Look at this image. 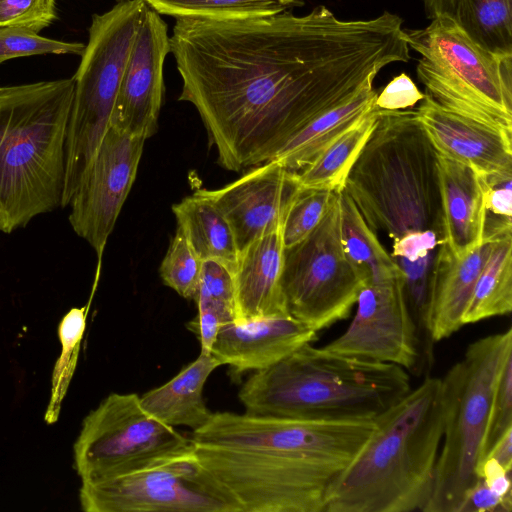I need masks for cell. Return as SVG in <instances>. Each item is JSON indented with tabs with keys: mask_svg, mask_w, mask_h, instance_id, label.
Returning a JSON list of instances; mask_svg holds the SVG:
<instances>
[{
	"mask_svg": "<svg viewBox=\"0 0 512 512\" xmlns=\"http://www.w3.org/2000/svg\"><path fill=\"white\" fill-rule=\"evenodd\" d=\"M170 53L218 163L241 171L272 160L313 119L410 59L402 19L385 11L341 20L320 5L244 20L176 19Z\"/></svg>",
	"mask_w": 512,
	"mask_h": 512,
	"instance_id": "6da1fadb",
	"label": "cell"
},
{
	"mask_svg": "<svg viewBox=\"0 0 512 512\" xmlns=\"http://www.w3.org/2000/svg\"><path fill=\"white\" fill-rule=\"evenodd\" d=\"M343 191L368 226L392 240L390 256L412 299L427 297L440 250L447 246L438 153L412 109H380L377 124Z\"/></svg>",
	"mask_w": 512,
	"mask_h": 512,
	"instance_id": "7a4b0ae2",
	"label": "cell"
},
{
	"mask_svg": "<svg viewBox=\"0 0 512 512\" xmlns=\"http://www.w3.org/2000/svg\"><path fill=\"white\" fill-rule=\"evenodd\" d=\"M374 422L362 449L333 482L326 512L424 511L443 435L441 378L426 376Z\"/></svg>",
	"mask_w": 512,
	"mask_h": 512,
	"instance_id": "3957f363",
	"label": "cell"
},
{
	"mask_svg": "<svg viewBox=\"0 0 512 512\" xmlns=\"http://www.w3.org/2000/svg\"><path fill=\"white\" fill-rule=\"evenodd\" d=\"M411 390L404 368L306 343L254 372L238 393L246 413L299 419L371 421Z\"/></svg>",
	"mask_w": 512,
	"mask_h": 512,
	"instance_id": "277c9868",
	"label": "cell"
},
{
	"mask_svg": "<svg viewBox=\"0 0 512 512\" xmlns=\"http://www.w3.org/2000/svg\"><path fill=\"white\" fill-rule=\"evenodd\" d=\"M74 78L0 87V231L61 207Z\"/></svg>",
	"mask_w": 512,
	"mask_h": 512,
	"instance_id": "5b68a950",
	"label": "cell"
},
{
	"mask_svg": "<svg viewBox=\"0 0 512 512\" xmlns=\"http://www.w3.org/2000/svg\"><path fill=\"white\" fill-rule=\"evenodd\" d=\"M512 355V329L470 343L442 381L444 425L423 512H460L484 457L498 379Z\"/></svg>",
	"mask_w": 512,
	"mask_h": 512,
	"instance_id": "8992f818",
	"label": "cell"
},
{
	"mask_svg": "<svg viewBox=\"0 0 512 512\" xmlns=\"http://www.w3.org/2000/svg\"><path fill=\"white\" fill-rule=\"evenodd\" d=\"M420 54L417 77L425 95L445 109L512 133V56L472 41L447 15L422 29H403Z\"/></svg>",
	"mask_w": 512,
	"mask_h": 512,
	"instance_id": "52a82bcc",
	"label": "cell"
},
{
	"mask_svg": "<svg viewBox=\"0 0 512 512\" xmlns=\"http://www.w3.org/2000/svg\"><path fill=\"white\" fill-rule=\"evenodd\" d=\"M145 7L143 0H118L108 11L92 16L88 43L73 76L62 208L69 206L110 127L121 78Z\"/></svg>",
	"mask_w": 512,
	"mask_h": 512,
	"instance_id": "ba28073f",
	"label": "cell"
},
{
	"mask_svg": "<svg viewBox=\"0 0 512 512\" xmlns=\"http://www.w3.org/2000/svg\"><path fill=\"white\" fill-rule=\"evenodd\" d=\"M193 444L233 512H326L343 471L300 457Z\"/></svg>",
	"mask_w": 512,
	"mask_h": 512,
	"instance_id": "9c48e42d",
	"label": "cell"
},
{
	"mask_svg": "<svg viewBox=\"0 0 512 512\" xmlns=\"http://www.w3.org/2000/svg\"><path fill=\"white\" fill-rule=\"evenodd\" d=\"M338 193L308 237L284 249L281 286L287 312L316 332L346 319L365 285L341 244Z\"/></svg>",
	"mask_w": 512,
	"mask_h": 512,
	"instance_id": "30bf717a",
	"label": "cell"
},
{
	"mask_svg": "<svg viewBox=\"0 0 512 512\" xmlns=\"http://www.w3.org/2000/svg\"><path fill=\"white\" fill-rule=\"evenodd\" d=\"M85 512H233L199 464L194 444L79 490Z\"/></svg>",
	"mask_w": 512,
	"mask_h": 512,
	"instance_id": "8fae6325",
	"label": "cell"
},
{
	"mask_svg": "<svg viewBox=\"0 0 512 512\" xmlns=\"http://www.w3.org/2000/svg\"><path fill=\"white\" fill-rule=\"evenodd\" d=\"M375 428L371 421H332L215 412L193 431L197 444L300 457L344 470Z\"/></svg>",
	"mask_w": 512,
	"mask_h": 512,
	"instance_id": "7c38bea8",
	"label": "cell"
},
{
	"mask_svg": "<svg viewBox=\"0 0 512 512\" xmlns=\"http://www.w3.org/2000/svg\"><path fill=\"white\" fill-rule=\"evenodd\" d=\"M192 440L152 415L135 393H111L83 420L74 443L81 481L110 477L185 449Z\"/></svg>",
	"mask_w": 512,
	"mask_h": 512,
	"instance_id": "4fadbf2b",
	"label": "cell"
},
{
	"mask_svg": "<svg viewBox=\"0 0 512 512\" xmlns=\"http://www.w3.org/2000/svg\"><path fill=\"white\" fill-rule=\"evenodd\" d=\"M347 329L323 347L330 352L422 372L431 362L409 308L404 280L368 283L360 290Z\"/></svg>",
	"mask_w": 512,
	"mask_h": 512,
	"instance_id": "5bb4252c",
	"label": "cell"
},
{
	"mask_svg": "<svg viewBox=\"0 0 512 512\" xmlns=\"http://www.w3.org/2000/svg\"><path fill=\"white\" fill-rule=\"evenodd\" d=\"M145 141L109 127L69 204L72 230L99 262L136 178Z\"/></svg>",
	"mask_w": 512,
	"mask_h": 512,
	"instance_id": "9a60e30c",
	"label": "cell"
},
{
	"mask_svg": "<svg viewBox=\"0 0 512 512\" xmlns=\"http://www.w3.org/2000/svg\"><path fill=\"white\" fill-rule=\"evenodd\" d=\"M170 53L166 22L146 5L110 119V127L147 140L157 130L164 94L163 68Z\"/></svg>",
	"mask_w": 512,
	"mask_h": 512,
	"instance_id": "2e32d148",
	"label": "cell"
},
{
	"mask_svg": "<svg viewBox=\"0 0 512 512\" xmlns=\"http://www.w3.org/2000/svg\"><path fill=\"white\" fill-rule=\"evenodd\" d=\"M300 190L296 172L276 160L254 166L219 189H202L228 221L239 252L255 239L283 227Z\"/></svg>",
	"mask_w": 512,
	"mask_h": 512,
	"instance_id": "e0dca14e",
	"label": "cell"
},
{
	"mask_svg": "<svg viewBox=\"0 0 512 512\" xmlns=\"http://www.w3.org/2000/svg\"><path fill=\"white\" fill-rule=\"evenodd\" d=\"M415 111L439 155L480 177L512 172V133L445 109L427 95Z\"/></svg>",
	"mask_w": 512,
	"mask_h": 512,
	"instance_id": "ac0fdd59",
	"label": "cell"
},
{
	"mask_svg": "<svg viewBox=\"0 0 512 512\" xmlns=\"http://www.w3.org/2000/svg\"><path fill=\"white\" fill-rule=\"evenodd\" d=\"M316 339L315 330L290 315L231 321L221 326L210 354L221 366L228 365L236 380L249 371L272 366Z\"/></svg>",
	"mask_w": 512,
	"mask_h": 512,
	"instance_id": "d6986e66",
	"label": "cell"
},
{
	"mask_svg": "<svg viewBox=\"0 0 512 512\" xmlns=\"http://www.w3.org/2000/svg\"><path fill=\"white\" fill-rule=\"evenodd\" d=\"M282 229L255 239L239 252L233 273L237 323L289 315L281 286Z\"/></svg>",
	"mask_w": 512,
	"mask_h": 512,
	"instance_id": "ffe728a7",
	"label": "cell"
},
{
	"mask_svg": "<svg viewBox=\"0 0 512 512\" xmlns=\"http://www.w3.org/2000/svg\"><path fill=\"white\" fill-rule=\"evenodd\" d=\"M493 240L483 241L462 258L455 257L448 245L440 250L433 271L426 316V330L432 343L449 338L463 326V314L476 280L488 260Z\"/></svg>",
	"mask_w": 512,
	"mask_h": 512,
	"instance_id": "44dd1931",
	"label": "cell"
},
{
	"mask_svg": "<svg viewBox=\"0 0 512 512\" xmlns=\"http://www.w3.org/2000/svg\"><path fill=\"white\" fill-rule=\"evenodd\" d=\"M438 176L446 242L462 258L483 243L484 190L470 167L438 154Z\"/></svg>",
	"mask_w": 512,
	"mask_h": 512,
	"instance_id": "7402d4cb",
	"label": "cell"
},
{
	"mask_svg": "<svg viewBox=\"0 0 512 512\" xmlns=\"http://www.w3.org/2000/svg\"><path fill=\"white\" fill-rule=\"evenodd\" d=\"M219 366L211 354L200 353L168 382L140 396L143 408L168 426H186L192 431L201 428L212 414L205 404L203 389Z\"/></svg>",
	"mask_w": 512,
	"mask_h": 512,
	"instance_id": "603a6c76",
	"label": "cell"
},
{
	"mask_svg": "<svg viewBox=\"0 0 512 512\" xmlns=\"http://www.w3.org/2000/svg\"><path fill=\"white\" fill-rule=\"evenodd\" d=\"M377 93L368 86L322 113L293 136L272 160L291 171H300L375 105Z\"/></svg>",
	"mask_w": 512,
	"mask_h": 512,
	"instance_id": "cb8c5ba5",
	"label": "cell"
},
{
	"mask_svg": "<svg viewBox=\"0 0 512 512\" xmlns=\"http://www.w3.org/2000/svg\"><path fill=\"white\" fill-rule=\"evenodd\" d=\"M177 227L202 261L224 263L233 273L239 251L233 231L213 201L198 189L172 206Z\"/></svg>",
	"mask_w": 512,
	"mask_h": 512,
	"instance_id": "d4e9b609",
	"label": "cell"
},
{
	"mask_svg": "<svg viewBox=\"0 0 512 512\" xmlns=\"http://www.w3.org/2000/svg\"><path fill=\"white\" fill-rule=\"evenodd\" d=\"M379 111L374 105L310 164L296 172L300 188L341 192L377 124Z\"/></svg>",
	"mask_w": 512,
	"mask_h": 512,
	"instance_id": "484cf974",
	"label": "cell"
},
{
	"mask_svg": "<svg viewBox=\"0 0 512 512\" xmlns=\"http://www.w3.org/2000/svg\"><path fill=\"white\" fill-rule=\"evenodd\" d=\"M338 200L341 244L365 284L403 279L401 270L352 199L342 190Z\"/></svg>",
	"mask_w": 512,
	"mask_h": 512,
	"instance_id": "4316f807",
	"label": "cell"
},
{
	"mask_svg": "<svg viewBox=\"0 0 512 512\" xmlns=\"http://www.w3.org/2000/svg\"><path fill=\"white\" fill-rule=\"evenodd\" d=\"M512 310V233L493 240L463 314V325L476 323Z\"/></svg>",
	"mask_w": 512,
	"mask_h": 512,
	"instance_id": "83f0119b",
	"label": "cell"
},
{
	"mask_svg": "<svg viewBox=\"0 0 512 512\" xmlns=\"http://www.w3.org/2000/svg\"><path fill=\"white\" fill-rule=\"evenodd\" d=\"M452 18L482 48L512 56V0H455Z\"/></svg>",
	"mask_w": 512,
	"mask_h": 512,
	"instance_id": "f1b7e54d",
	"label": "cell"
},
{
	"mask_svg": "<svg viewBox=\"0 0 512 512\" xmlns=\"http://www.w3.org/2000/svg\"><path fill=\"white\" fill-rule=\"evenodd\" d=\"M158 14L175 19L244 20L289 11L301 0H143Z\"/></svg>",
	"mask_w": 512,
	"mask_h": 512,
	"instance_id": "f546056e",
	"label": "cell"
},
{
	"mask_svg": "<svg viewBox=\"0 0 512 512\" xmlns=\"http://www.w3.org/2000/svg\"><path fill=\"white\" fill-rule=\"evenodd\" d=\"M86 316L87 307H74L62 317L58 325L61 353L52 372L51 395L44 415L47 424L58 421L62 402L76 368L86 329Z\"/></svg>",
	"mask_w": 512,
	"mask_h": 512,
	"instance_id": "4dcf8cb0",
	"label": "cell"
},
{
	"mask_svg": "<svg viewBox=\"0 0 512 512\" xmlns=\"http://www.w3.org/2000/svg\"><path fill=\"white\" fill-rule=\"evenodd\" d=\"M203 261L177 227L159 268L163 283L185 299L194 300L198 291Z\"/></svg>",
	"mask_w": 512,
	"mask_h": 512,
	"instance_id": "1f68e13d",
	"label": "cell"
},
{
	"mask_svg": "<svg viewBox=\"0 0 512 512\" xmlns=\"http://www.w3.org/2000/svg\"><path fill=\"white\" fill-rule=\"evenodd\" d=\"M194 301L198 310L218 315L224 323L235 321L233 272L222 262L205 260Z\"/></svg>",
	"mask_w": 512,
	"mask_h": 512,
	"instance_id": "d6a6232c",
	"label": "cell"
},
{
	"mask_svg": "<svg viewBox=\"0 0 512 512\" xmlns=\"http://www.w3.org/2000/svg\"><path fill=\"white\" fill-rule=\"evenodd\" d=\"M335 192L301 189L293 201L283 224L284 248L304 240L322 221Z\"/></svg>",
	"mask_w": 512,
	"mask_h": 512,
	"instance_id": "836d02e7",
	"label": "cell"
},
{
	"mask_svg": "<svg viewBox=\"0 0 512 512\" xmlns=\"http://www.w3.org/2000/svg\"><path fill=\"white\" fill-rule=\"evenodd\" d=\"M85 45L79 42H65L40 36L27 28L14 26L0 27V64L19 57L44 54L82 55Z\"/></svg>",
	"mask_w": 512,
	"mask_h": 512,
	"instance_id": "e575fe53",
	"label": "cell"
},
{
	"mask_svg": "<svg viewBox=\"0 0 512 512\" xmlns=\"http://www.w3.org/2000/svg\"><path fill=\"white\" fill-rule=\"evenodd\" d=\"M480 179L485 200L483 241L512 233V172Z\"/></svg>",
	"mask_w": 512,
	"mask_h": 512,
	"instance_id": "d590c367",
	"label": "cell"
},
{
	"mask_svg": "<svg viewBox=\"0 0 512 512\" xmlns=\"http://www.w3.org/2000/svg\"><path fill=\"white\" fill-rule=\"evenodd\" d=\"M56 18V0H0V27L40 32Z\"/></svg>",
	"mask_w": 512,
	"mask_h": 512,
	"instance_id": "8d00e7d4",
	"label": "cell"
},
{
	"mask_svg": "<svg viewBox=\"0 0 512 512\" xmlns=\"http://www.w3.org/2000/svg\"><path fill=\"white\" fill-rule=\"evenodd\" d=\"M512 428V355L509 356L501 370L486 440L484 457L491 446ZM483 457V458H484ZM483 460V459H482Z\"/></svg>",
	"mask_w": 512,
	"mask_h": 512,
	"instance_id": "74e56055",
	"label": "cell"
},
{
	"mask_svg": "<svg viewBox=\"0 0 512 512\" xmlns=\"http://www.w3.org/2000/svg\"><path fill=\"white\" fill-rule=\"evenodd\" d=\"M424 96L413 80L401 73L377 93L375 106L388 111L405 110L414 107Z\"/></svg>",
	"mask_w": 512,
	"mask_h": 512,
	"instance_id": "f35d334b",
	"label": "cell"
},
{
	"mask_svg": "<svg viewBox=\"0 0 512 512\" xmlns=\"http://www.w3.org/2000/svg\"><path fill=\"white\" fill-rule=\"evenodd\" d=\"M511 509L512 501L504 499L478 479L468 493L460 512H510Z\"/></svg>",
	"mask_w": 512,
	"mask_h": 512,
	"instance_id": "ab89813d",
	"label": "cell"
},
{
	"mask_svg": "<svg viewBox=\"0 0 512 512\" xmlns=\"http://www.w3.org/2000/svg\"><path fill=\"white\" fill-rule=\"evenodd\" d=\"M485 457H491L504 468L512 470V428L491 446Z\"/></svg>",
	"mask_w": 512,
	"mask_h": 512,
	"instance_id": "60d3db41",
	"label": "cell"
},
{
	"mask_svg": "<svg viewBox=\"0 0 512 512\" xmlns=\"http://www.w3.org/2000/svg\"><path fill=\"white\" fill-rule=\"evenodd\" d=\"M423 4L429 19L441 15L453 17L455 0H423Z\"/></svg>",
	"mask_w": 512,
	"mask_h": 512,
	"instance_id": "b9f144b4",
	"label": "cell"
}]
</instances>
